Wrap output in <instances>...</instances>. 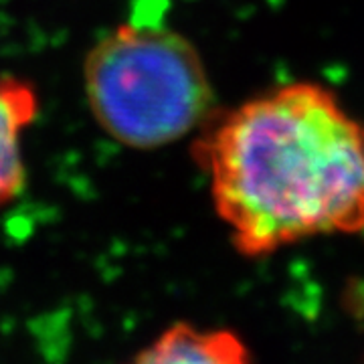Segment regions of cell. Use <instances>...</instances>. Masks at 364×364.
I'll list each match as a JSON object with an SVG mask.
<instances>
[{"label":"cell","instance_id":"1","mask_svg":"<svg viewBox=\"0 0 364 364\" xmlns=\"http://www.w3.org/2000/svg\"><path fill=\"white\" fill-rule=\"evenodd\" d=\"M193 156L243 257L364 231V124L320 83H287L210 117Z\"/></svg>","mask_w":364,"mask_h":364},{"label":"cell","instance_id":"3","mask_svg":"<svg viewBox=\"0 0 364 364\" xmlns=\"http://www.w3.org/2000/svg\"><path fill=\"white\" fill-rule=\"evenodd\" d=\"M39 112V91L31 81L0 75V208L11 205L25 191L23 136Z\"/></svg>","mask_w":364,"mask_h":364},{"label":"cell","instance_id":"2","mask_svg":"<svg viewBox=\"0 0 364 364\" xmlns=\"http://www.w3.org/2000/svg\"><path fill=\"white\" fill-rule=\"evenodd\" d=\"M83 91L95 124L134 150L178 142L215 116V91L198 49L154 16L136 14L91 47Z\"/></svg>","mask_w":364,"mask_h":364},{"label":"cell","instance_id":"4","mask_svg":"<svg viewBox=\"0 0 364 364\" xmlns=\"http://www.w3.org/2000/svg\"><path fill=\"white\" fill-rule=\"evenodd\" d=\"M132 360L152 364H243L251 360V352L233 330L176 322L154 342L136 352Z\"/></svg>","mask_w":364,"mask_h":364}]
</instances>
